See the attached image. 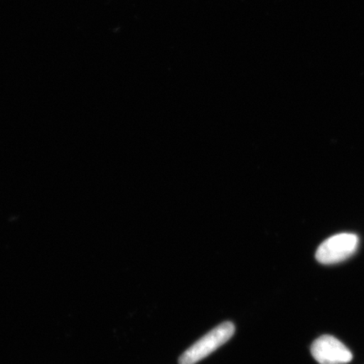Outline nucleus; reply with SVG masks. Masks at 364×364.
Here are the masks:
<instances>
[{"label": "nucleus", "mask_w": 364, "mask_h": 364, "mask_svg": "<svg viewBox=\"0 0 364 364\" xmlns=\"http://www.w3.org/2000/svg\"><path fill=\"white\" fill-rule=\"evenodd\" d=\"M233 323L225 322L209 331L181 355L179 364H196L221 347L235 334Z\"/></svg>", "instance_id": "1"}, {"label": "nucleus", "mask_w": 364, "mask_h": 364, "mask_svg": "<svg viewBox=\"0 0 364 364\" xmlns=\"http://www.w3.org/2000/svg\"><path fill=\"white\" fill-rule=\"evenodd\" d=\"M359 240L356 235L341 233L326 240L316 252V260L325 265L347 260L357 252Z\"/></svg>", "instance_id": "2"}, {"label": "nucleus", "mask_w": 364, "mask_h": 364, "mask_svg": "<svg viewBox=\"0 0 364 364\" xmlns=\"http://www.w3.org/2000/svg\"><path fill=\"white\" fill-rule=\"evenodd\" d=\"M311 353L320 364H346L353 360L351 351L331 336H322L314 341Z\"/></svg>", "instance_id": "3"}]
</instances>
